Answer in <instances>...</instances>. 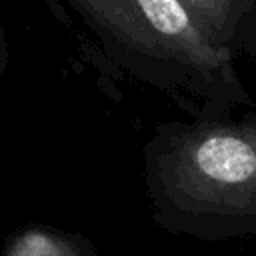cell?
Listing matches in <instances>:
<instances>
[{"label": "cell", "mask_w": 256, "mask_h": 256, "mask_svg": "<svg viewBox=\"0 0 256 256\" xmlns=\"http://www.w3.org/2000/svg\"><path fill=\"white\" fill-rule=\"evenodd\" d=\"M158 224L206 240L256 232V116L164 126L146 146Z\"/></svg>", "instance_id": "1"}, {"label": "cell", "mask_w": 256, "mask_h": 256, "mask_svg": "<svg viewBox=\"0 0 256 256\" xmlns=\"http://www.w3.org/2000/svg\"><path fill=\"white\" fill-rule=\"evenodd\" d=\"M106 50L162 90L228 110L246 94L232 56L216 48L180 0H64Z\"/></svg>", "instance_id": "2"}, {"label": "cell", "mask_w": 256, "mask_h": 256, "mask_svg": "<svg viewBox=\"0 0 256 256\" xmlns=\"http://www.w3.org/2000/svg\"><path fill=\"white\" fill-rule=\"evenodd\" d=\"M198 22L206 38L230 56L248 48V34L256 24V0H180Z\"/></svg>", "instance_id": "3"}, {"label": "cell", "mask_w": 256, "mask_h": 256, "mask_svg": "<svg viewBox=\"0 0 256 256\" xmlns=\"http://www.w3.org/2000/svg\"><path fill=\"white\" fill-rule=\"evenodd\" d=\"M4 256H94L72 236L46 226L20 230L4 250Z\"/></svg>", "instance_id": "4"}, {"label": "cell", "mask_w": 256, "mask_h": 256, "mask_svg": "<svg viewBox=\"0 0 256 256\" xmlns=\"http://www.w3.org/2000/svg\"><path fill=\"white\" fill-rule=\"evenodd\" d=\"M4 60H6V46H4V36H2V30H0V70L4 66Z\"/></svg>", "instance_id": "5"}]
</instances>
